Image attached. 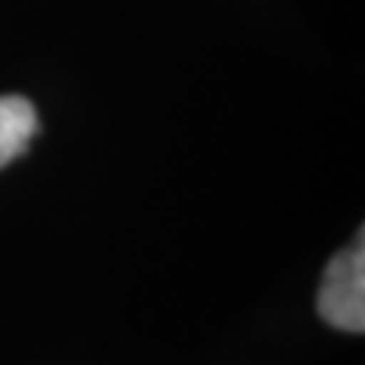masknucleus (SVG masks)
Listing matches in <instances>:
<instances>
[{
    "instance_id": "1",
    "label": "nucleus",
    "mask_w": 365,
    "mask_h": 365,
    "mask_svg": "<svg viewBox=\"0 0 365 365\" xmlns=\"http://www.w3.org/2000/svg\"><path fill=\"white\" fill-rule=\"evenodd\" d=\"M317 311L329 326L341 332H362L365 329V244L362 232L356 241L344 247L329 262L319 280Z\"/></svg>"
},
{
    "instance_id": "2",
    "label": "nucleus",
    "mask_w": 365,
    "mask_h": 365,
    "mask_svg": "<svg viewBox=\"0 0 365 365\" xmlns=\"http://www.w3.org/2000/svg\"><path fill=\"white\" fill-rule=\"evenodd\" d=\"M34 134H37V110L31 101L19 95L0 98V168L25 153Z\"/></svg>"
}]
</instances>
